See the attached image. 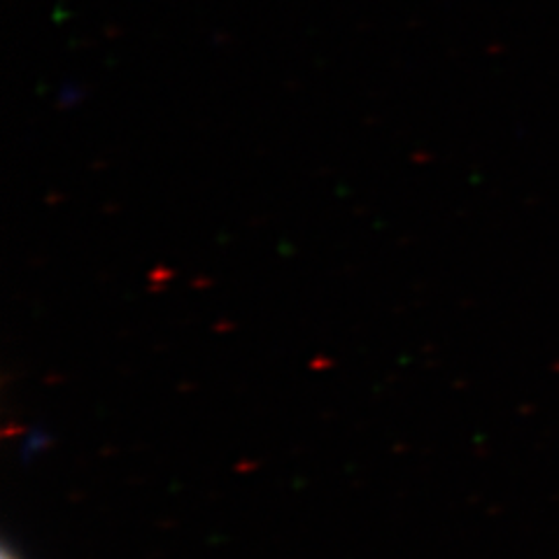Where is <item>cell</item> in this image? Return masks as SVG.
<instances>
[{
    "mask_svg": "<svg viewBox=\"0 0 559 559\" xmlns=\"http://www.w3.org/2000/svg\"><path fill=\"white\" fill-rule=\"evenodd\" d=\"M0 559H16V557L5 548V550H3V557H0Z\"/></svg>",
    "mask_w": 559,
    "mask_h": 559,
    "instance_id": "1",
    "label": "cell"
}]
</instances>
